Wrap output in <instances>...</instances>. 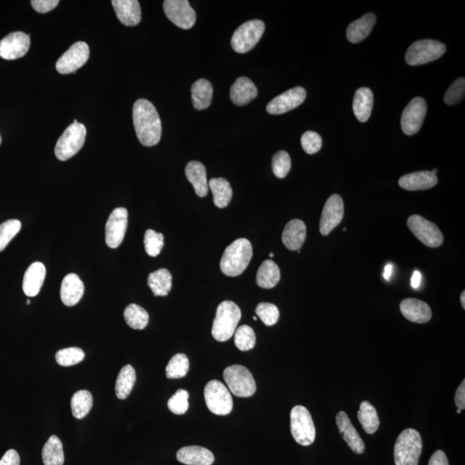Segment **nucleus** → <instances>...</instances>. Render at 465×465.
I'll use <instances>...</instances> for the list:
<instances>
[{"label":"nucleus","mask_w":465,"mask_h":465,"mask_svg":"<svg viewBox=\"0 0 465 465\" xmlns=\"http://www.w3.org/2000/svg\"><path fill=\"white\" fill-rule=\"evenodd\" d=\"M133 122L139 141L145 147L159 144L162 133L160 118L151 102L138 99L133 107Z\"/></svg>","instance_id":"1"},{"label":"nucleus","mask_w":465,"mask_h":465,"mask_svg":"<svg viewBox=\"0 0 465 465\" xmlns=\"http://www.w3.org/2000/svg\"><path fill=\"white\" fill-rule=\"evenodd\" d=\"M252 257V244L245 238L237 239L225 249L221 270L226 276L237 277L245 272Z\"/></svg>","instance_id":"2"},{"label":"nucleus","mask_w":465,"mask_h":465,"mask_svg":"<svg viewBox=\"0 0 465 465\" xmlns=\"http://www.w3.org/2000/svg\"><path fill=\"white\" fill-rule=\"evenodd\" d=\"M242 318V311L236 303L224 301L217 307L211 330L214 339L224 342L231 338Z\"/></svg>","instance_id":"3"},{"label":"nucleus","mask_w":465,"mask_h":465,"mask_svg":"<svg viewBox=\"0 0 465 465\" xmlns=\"http://www.w3.org/2000/svg\"><path fill=\"white\" fill-rule=\"evenodd\" d=\"M422 452L421 434L415 429H405L397 438L394 449L396 465H418Z\"/></svg>","instance_id":"4"},{"label":"nucleus","mask_w":465,"mask_h":465,"mask_svg":"<svg viewBox=\"0 0 465 465\" xmlns=\"http://www.w3.org/2000/svg\"><path fill=\"white\" fill-rule=\"evenodd\" d=\"M85 137V125L78 123L77 120H74L73 125L64 131L62 136L60 137L56 144L55 156L62 161L72 158L83 147Z\"/></svg>","instance_id":"5"},{"label":"nucleus","mask_w":465,"mask_h":465,"mask_svg":"<svg viewBox=\"0 0 465 465\" xmlns=\"http://www.w3.org/2000/svg\"><path fill=\"white\" fill-rule=\"evenodd\" d=\"M291 431L298 444L310 445L316 440V426L309 410L298 405L291 412Z\"/></svg>","instance_id":"6"},{"label":"nucleus","mask_w":465,"mask_h":465,"mask_svg":"<svg viewBox=\"0 0 465 465\" xmlns=\"http://www.w3.org/2000/svg\"><path fill=\"white\" fill-rule=\"evenodd\" d=\"M223 377L228 389L235 396L250 397L256 392V382L245 366L235 365L224 370Z\"/></svg>","instance_id":"7"},{"label":"nucleus","mask_w":465,"mask_h":465,"mask_svg":"<svg viewBox=\"0 0 465 465\" xmlns=\"http://www.w3.org/2000/svg\"><path fill=\"white\" fill-rule=\"evenodd\" d=\"M263 21L254 20L245 22L236 29L231 39V46L236 53L246 54L255 47L263 36Z\"/></svg>","instance_id":"8"},{"label":"nucleus","mask_w":465,"mask_h":465,"mask_svg":"<svg viewBox=\"0 0 465 465\" xmlns=\"http://www.w3.org/2000/svg\"><path fill=\"white\" fill-rule=\"evenodd\" d=\"M445 51V45L438 41L419 40L408 48L405 60L410 66L424 65L440 59Z\"/></svg>","instance_id":"9"},{"label":"nucleus","mask_w":465,"mask_h":465,"mask_svg":"<svg viewBox=\"0 0 465 465\" xmlns=\"http://www.w3.org/2000/svg\"><path fill=\"white\" fill-rule=\"evenodd\" d=\"M204 399L209 411L213 414L227 415L233 410V399L230 389L220 381L212 380L206 384Z\"/></svg>","instance_id":"10"},{"label":"nucleus","mask_w":465,"mask_h":465,"mask_svg":"<svg viewBox=\"0 0 465 465\" xmlns=\"http://www.w3.org/2000/svg\"><path fill=\"white\" fill-rule=\"evenodd\" d=\"M407 223L412 234L424 245L436 249L443 244L444 236L436 224L419 215L410 216Z\"/></svg>","instance_id":"11"},{"label":"nucleus","mask_w":465,"mask_h":465,"mask_svg":"<svg viewBox=\"0 0 465 465\" xmlns=\"http://www.w3.org/2000/svg\"><path fill=\"white\" fill-rule=\"evenodd\" d=\"M163 8L168 20L179 28L189 29L196 22V13L187 0H166Z\"/></svg>","instance_id":"12"},{"label":"nucleus","mask_w":465,"mask_h":465,"mask_svg":"<svg viewBox=\"0 0 465 465\" xmlns=\"http://www.w3.org/2000/svg\"><path fill=\"white\" fill-rule=\"evenodd\" d=\"M89 55L88 44L84 42L75 43L56 62V70L62 74L75 73L88 62Z\"/></svg>","instance_id":"13"},{"label":"nucleus","mask_w":465,"mask_h":465,"mask_svg":"<svg viewBox=\"0 0 465 465\" xmlns=\"http://www.w3.org/2000/svg\"><path fill=\"white\" fill-rule=\"evenodd\" d=\"M426 103L422 97H415L403 112L401 125L404 134L414 136L423 125L426 114Z\"/></svg>","instance_id":"14"},{"label":"nucleus","mask_w":465,"mask_h":465,"mask_svg":"<svg viewBox=\"0 0 465 465\" xmlns=\"http://www.w3.org/2000/svg\"><path fill=\"white\" fill-rule=\"evenodd\" d=\"M307 92L301 86L288 90L275 99L266 106V111L271 115H281L294 110L305 102Z\"/></svg>","instance_id":"15"},{"label":"nucleus","mask_w":465,"mask_h":465,"mask_svg":"<svg viewBox=\"0 0 465 465\" xmlns=\"http://www.w3.org/2000/svg\"><path fill=\"white\" fill-rule=\"evenodd\" d=\"M127 227V211L125 208H116L111 212L106 226V242L111 249L121 245Z\"/></svg>","instance_id":"16"},{"label":"nucleus","mask_w":465,"mask_h":465,"mask_svg":"<svg viewBox=\"0 0 465 465\" xmlns=\"http://www.w3.org/2000/svg\"><path fill=\"white\" fill-rule=\"evenodd\" d=\"M344 202L340 195H332L328 198L322 211L320 221V232L322 235H328L343 220Z\"/></svg>","instance_id":"17"},{"label":"nucleus","mask_w":465,"mask_h":465,"mask_svg":"<svg viewBox=\"0 0 465 465\" xmlns=\"http://www.w3.org/2000/svg\"><path fill=\"white\" fill-rule=\"evenodd\" d=\"M31 46V39L27 34L17 32L9 34L0 41V57L17 60L24 57Z\"/></svg>","instance_id":"18"},{"label":"nucleus","mask_w":465,"mask_h":465,"mask_svg":"<svg viewBox=\"0 0 465 465\" xmlns=\"http://www.w3.org/2000/svg\"><path fill=\"white\" fill-rule=\"evenodd\" d=\"M336 424L342 436L352 452L357 454H362L366 450L365 443L359 436L358 431L352 425L348 415L344 411H340L336 415Z\"/></svg>","instance_id":"19"},{"label":"nucleus","mask_w":465,"mask_h":465,"mask_svg":"<svg viewBox=\"0 0 465 465\" xmlns=\"http://www.w3.org/2000/svg\"><path fill=\"white\" fill-rule=\"evenodd\" d=\"M401 312L407 320L415 324H426L432 318V310L427 303L415 298L404 299L400 305Z\"/></svg>","instance_id":"20"},{"label":"nucleus","mask_w":465,"mask_h":465,"mask_svg":"<svg viewBox=\"0 0 465 465\" xmlns=\"http://www.w3.org/2000/svg\"><path fill=\"white\" fill-rule=\"evenodd\" d=\"M111 4L123 25L136 26L141 22V10L137 0H113Z\"/></svg>","instance_id":"21"},{"label":"nucleus","mask_w":465,"mask_h":465,"mask_svg":"<svg viewBox=\"0 0 465 465\" xmlns=\"http://www.w3.org/2000/svg\"><path fill=\"white\" fill-rule=\"evenodd\" d=\"M45 277H46V268L43 263L35 262L29 265L22 281V291L25 294L31 298L39 295Z\"/></svg>","instance_id":"22"},{"label":"nucleus","mask_w":465,"mask_h":465,"mask_svg":"<svg viewBox=\"0 0 465 465\" xmlns=\"http://www.w3.org/2000/svg\"><path fill=\"white\" fill-rule=\"evenodd\" d=\"M85 286L78 275L70 273L64 277L61 287L62 301L67 307L76 305L84 295Z\"/></svg>","instance_id":"23"},{"label":"nucleus","mask_w":465,"mask_h":465,"mask_svg":"<svg viewBox=\"0 0 465 465\" xmlns=\"http://www.w3.org/2000/svg\"><path fill=\"white\" fill-rule=\"evenodd\" d=\"M437 176L430 171H421L403 175L399 179V186L403 189L415 191L433 188L437 185Z\"/></svg>","instance_id":"24"},{"label":"nucleus","mask_w":465,"mask_h":465,"mask_svg":"<svg viewBox=\"0 0 465 465\" xmlns=\"http://www.w3.org/2000/svg\"><path fill=\"white\" fill-rule=\"evenodd\" d=\"M258 95V90L254 82L247 77L237 78L230 88V99L237 106H246L252 102Z\"/></svg>","instance_id":"25"},{"label":"nucleus","mask_w":465,"mask_h":465,"mask_svg":"<svg viewBox=\"0 0 465 465\" xmlns=\"http://www.w3.org/2000/svg\"><path fill=\"white\" fill-rule=\"evenodd\" d=\"M306 235L305 223L302 220H291L284 228L282 242L289 250L298 251L305 242Z\"/></svg>","instance_id":"26"},{"label":"nucleus","mask_w":465,"mask_h":465,"mask_svg":"<svg viewBox=\"0 0 465 465\" xmlns=\"http://www.w3.org/2000/svg\"><path fill=\"white\" fill-rule=\"evenodd\" d=\"M179 462L186 465H212L215 457L209 450L201 446H186L177 453Z\"/></svg>","instance_id":"27"},{"label":"nucleus","mask_w":465,"mask_h":465,"mask_svg":"<svg viewBox=\"0 0 465 465\" xmlns=\"http://www.w3.org/2000/svg\"><path fill=\"white\" fill-rule=\"evenodd\" d=\"M186 175L198 197H204L207 196L209 183L204 165L198 162V161H190L186 167Z\"/></svg>","instance_id":"28"},{"label":"nucleus","mask_w":465,"mask_h":465,"mask_svg":"<svg viewBox=\"0 0 465 465\" xmlns=\"http://www.w3.org/2000/svg\"><path fill=\"white\" fill-rule=\"evenodd\" d=\"M376 21V15L368 13L360 18L359 20L351 22L347 31V36L349 42L358 43L365 40L370 35L371 31H373Z\"/></svg>","instance_id":"29"},{"label":"nucleus","mask_w":465,"mask_h":465,"mask_svg":"<svg viewBox=\"0 0 465 465\" xmlns=\"http://www.w3.org/2000/svg\"><path fill=\"white\" fill-rule=\"evenodd\" d=\"M373 93L370 88H361L357 90L352 103V109L359 122L368 121L373 111Z\"/></svg>","instance_id":"30"},{"label":"nucleus","mask_w":465,"mask_h":465,"mask_svg":"<svg viewBox=\"0 0 465 465\" xmlns=\"http://www.w3.org/2000/svg\"><path fill=\"white\" fill-rule=\"evenodd\" d=\"M213 97V86L207 80L201 78L191 86V99L197 111L205 110L211 106Z\"/></svg>","instance_id":"31"},{"label":"nucleus","mask_w":465,"mask_h":465,"mask_svg":"<svg viewBox=\"0 0 465 465\" xmlns=\"http://www.w3.org/2000/svg\"><path fill=\"white\" fill-rule=\"evenodd\" d=\"M281 273L279 266L275 261L266 260L258 270L256 282L263 289H272L279 284Z\"/></svg>","instance_id":"32"},{"label":"nucleus","mask_w":465,"mask_h":465,"mask_svg":"<svg viewBox=\"0 0 465 465\" xmlns=\"http://www.w3.org/2000/svg\"><path fill=\"white\" fill-rule=\"evenodd\" d=\"M209 188L211 190L214 204L220 209L228 207L233 197V190L228 180L215 178L209 180Z\"/></svg>","instance_id":"33"},{"label":"nucleus","mask_w":465,"mask_h":465,"mask_svg":"<svg viewBox=\"0 0 465 465\" xmlns=\"http://www.w3.org/2000/svg\"><path fill=\"white\" fill-rule=\"evenodd\" d=\"M172 275L168 270L160 269L150 273L148 284L155 296H166L172 290Z\"/></svg>","instance_id":"34"},{"label":"nucleus","mask_w":465,"mask_h":465,"mask_svg":"<svg viewBox=\"0 0 465 465\" xmlns=\"http://www.w3.org/2000/svg\"><path fill=\"white\" fill-rule=\"evenodd\" d=\"M137 381L136 370L127 365L120 370L116 382V395L118 399L125 400L130 395Z\"/></svg>","instance_id":"35"},{"label":"nucleus","mask_w":465,"mask_h":465,"mask_svg":"<svg viewBox=\"0 0 465 465\" xmlns=\"http://www.w3.org/2000/svg\"><path fill=\"white\" fill-rule=\"evenodd\" d=\"M358 418L366 433L373 434L376 433L380 426V421L376 408L367 401H363L360 404Z\"/></svg>","instance_id":"36"},{"label":"nucleus","mask_w":465,"mask_h":465,"mask_svg":"<svg viewBox=\"0 0 465 465\" xmlns=\"http://www.w3.org/2000/svg\"><path fill=\"white\" fill-rule=\"evenodd\" d=\"M43 461L44 465H63L65 461L63 445L55 435H52L43 446Z\"/></svg>","instance_id":"37"},{"label":"nucleus","mask_w":465,"mask_h":465,"mask_svg":"<svg viewBox=\"0 0 465 465\" xmlns=\"http://www.w3.org/2000/svg\"><path fill=\"white\" fill-rule=\"evenodd\" d=\"M93 398L91 392L80 391L74 394L71 400V408L74 417L81 419L85 417L91 411Z\"/></svg>","instance_id":"38"},{"label":"nucleus","mask_w":465,"mask_h":465,"mask_svg":"<svg viewBox=\"0 0 465 465\" xmlns=\"http://www.w3.org/2000/svg\"><path fill=\"white\" fill-rule=\"evenodd\" d=\"M125 321L131 328L142 330L147 327L149 321V316L144 307L131 303L125 310Z\"/></svg>","instance_id":"39"},{"label":"nucleus","mask_w":465,"mask_h":465,"mask_svg":"<svg viewBox=\"0 0 465 465\" xmlns=\"http://www.w3.org/2000/svg\"><path fill=\"white\" fill-rule=\"evenodd\" d=\"M189 367V359L186 354H176L171 359L167 366V377L177 380V378L186 377L188 373Z\"/></svg>","instance_id":"40"},{"label":"nucleus","mask_w":465,"mask_h":465,"mask_svg":"<svg viewBox=\"0 0 465 465\" xmlns=\"http://www.w3.org/2000/svg\"><path fill=\"white\" fill-rule=\"evenodd\" d=\"M85 356V352L82 349L69 347L56 352L55 359L60 366L69 367L83 361Z\"/></svg>","instance_id":"41"},{"label":"nucleus","mask_w":465,"mask_h":465,"mask_svg":"<svg viewBox=\"0 0 465 465\" xmlns=\"http://www.w3.org/2000/svg\"><path fill=\"white\" fill-rule=\"evenodd\" d=\"M256 342L254 329L249 326L243 325L235 330V344L240 351L246 352L253 349Z\"/></svg>","instance_id":"42"},{"label":"nucleus","mask_w":465,"mask_h":465,"mask_svg":"<svg viewBox=\"0 0 465 465\" xmlns=\"http://www.w3.org/2000/svg\"><path fill=\"white\" fill-rule=\"evenodd\" d=\"M20 221L13 219L6 221L0 225V252L6 249L15 236L21 230Z\"/></svg>","instance_id":"43"},{"label":"nucleus","mask_w":465,"mask_h":465,"mask_svg":"<svg viewBox=\"0 0 465 465\" xmlns=\"http://www.w3.org/2000/svg\"><path fill=\"white\" fill-rule=\"evenodd\" d=\"M146 252L151 257H157L164 247V235L152 230H148L144 235Z\"/></svg>","instance_id":"44"},{"label":"nucleus","mask_w":465,"mask_h":465,"mask_svg":"<svg viewBox=\"0 0 465 465\" xmlns=\"http://www.w3.org/2000/svg\"><path fill=\"white\" fill-rule=\"evenodd\" d=\"M272 171L277 178H286L291 167V160L286 151L275 153L272 158Z\"/></svg>","instance_id":"45"},{"label":"nucleus","mask_w":465,"mask_h":465,"mask_svg":"<svg viewBox=\"0 0 465 465\" xmlns=\"http://www.w3.org/2000/svg\"><path fill=\"white\" fill-rule=\"evenodd\" d=\"M255 313L261 318L266 326L275 325L279 319V310L277 307L272 303H261L256 307Z\"/></svg>","instance_id":"46"},{"label":"nucleus","mask_w":465,"mask_h":465,"mask_svg":"<svg viewBox=\"0 0 465 465\" xmlns=\"http://www.w3.org/2000/svg\"><path fill=\"white\" fill-rule=\"evenodd\" d=\"M189 393L185 389H179L168 401L167 406L175 415L186 414L189 408Z\"/></svg>","instance_id":"47"},{"label":"nucleus","mask_w":465,"mask_h":465,"mask_svg":"<svg viewBox=\"0 0 465 465\" xmlns=\"http://www.w3.org/2000/svg\"><path fill=\"white\" fill-rule=\"evenodd\" d=\"M465 95V80L464 78H459L452 85L450 86L447 92H445V102L448 106H454L464 99Z\"/></svg>","instance_id":"48"},{"label":"nucleus","mask_w":465,"mask_h":465,"mask_svg":"<svg viewBox=\"0 0 465 465\" xmlns=\"http://www.w3.org/2000/svg\"><path fill=\"white\" fill-rule=\"evenodd\" d=\"M301 144L303 150L307 155H314L321 148L322 139L320 134L314 131H307L303 134Z\"/></svg>","instance_id":"49"},{"label":"nucleus","mask_w":465,"mask_h":465,"mask_svg":"<svg viewBox=\"0 0 465 465\" xmlns=\"http://www.w3.org/2000/svg\"><path fill=\"white\" fill-rule=\"evenodd\" d=\"M58 0H32V6L37 13H47L59 5Z\"/></svg>","instance_id":"50"},{"label":"nucleus","mask_w":465,"mask_h":465,"mask_svg":"<svg viewBox=\"0 0 465 465\" xmlns=\"http://www.w3.org/2000/svg\"><path fill=\"white\" fill-rule=\"evenodd\" d=\"M0 465H20V457L15 450L11 449L0 460Z\"/></svg>","instance_id":"51"},{"label":"nucleus","mask_w":465,"mask_h":465,"mask_svg":"<svg viewBox=\"0 0 465 465\" xmlns=\"http://www.w3.org/2000/svg\"><path fill=\"white\" fill-rule=\"evenodd\" d=\"M455 403L457 408L464 410L465 408V380L457 388L455 395Z\"/></svg>","instance_id":"52"},{"label":"nucleus","mask_w":465,"mask_h":465,"mask_svg":"<svg viewBox=\"0 0 465 465\" xmlns=\"http://www.w3.org/2000/svg\"><path fill=\"white\" fill-rule=\"evenodd\" d=\"M429 465H449V462L445 452L438 450L431 457Z\"/></svg>","instance_id":"53"},{"label":"nucleus","mask_w":465,"mask_h":465,"mask_svg":"<svg viewBox=\"0 0 465 465\" xmlns=\"http://www.w3.org/2000/svg\"><path fill=\"white\" fill-rule=\"evenodd\" d=\"M422 282V275L421 272L415 271L414 275H412L411 279V286L412 288L417 289L421 284Z\"/></svg>","instance_id":"54"},{"label":"nucleus","mask_w":465,"mask_h":465,"mask_svg":"<svg viewBox=\"0 0 465 465\" xmlns=\"http://www.w3.org/2000/svg\"><path fill=\"white\" fill-rule=\"evenodd\" d=\"M392 271H393L392 265L389 264L385 266L384 277L386 280H389V279H391V277L392 275Z\"/></svg>","instance_id":"55"},{"label":"nucleus","mask_w":465,"mask_h":465,"mask_svg":"<svg viewBox=\"0 0 465 465\" xmlns=\"http://www.w3.org/2000/svg\"><path fill=\"white\" fill-rule=\"evenodd\" d=\"M461 305H462L464 310L465 309V291H463V293L460 296Z\"/></svg>","instance_id":"56"},{"label":"nucleus","mask_w":465,"mask_h":465,"mask_svg":"<svg viewBox=\"0 0 465 465\" xmlns=\"http://www.w3.org/2000/svg\"><path fill=\"white\" fill-rule=\"evenodd\" d=\"M461 412H462V410H459V408H457V414H460Z\"/></svg>","instance_id":"57"},{"label":"nucleus","mask_w":465,"mask_h":465,"mask_svg":"<svg viewBox=\"0 0 465 465\" xmlns=\"http://www.w3.org/2000/svg\"><path fill=\"white\" fill-rule=\"evenodd\" d=\"M269 256H270V258H272L273 256H275V254H270Z\"/></svg>","instance_id":"58"},{"label":"nucleus","mask_w":465,"mask_h":465,"mask_svg":"<svg viewBox=\"0 0 465 465\" xmlns=\"http://www.w3.org/2000/svg\"><path fill=\"white\" fill-rule=\"evenodd\" d=\"M27 305H31V301H29V300H27Z\"/></svg>","instance_id":"59"},{"label":"nucleus","mask_w":465,"mask_h":465,"mask_svg":"<svg viewBox=\"0 0 465 465\" xmlns=\"http://www.w3.org/2000/svg\"><path fill=\"white\" fill-rule=\"evenodd\" d=\"M254 321H257V320H258V317H254Z\"/></svg>","instance_id":"60"},{"label":"nucleus","mask_w":465,"mask_h":465,"mask_svg":"<svg viewBox=\"0 0 465 465\" xmlns=\"http://www.w3.org/2000/svg\"><path fill=\"white\" fill-rule=\"evenodd\" d=\"M0 144H1V137H0Z\"/></svg>","instance_id":"61"}]
</instances>
